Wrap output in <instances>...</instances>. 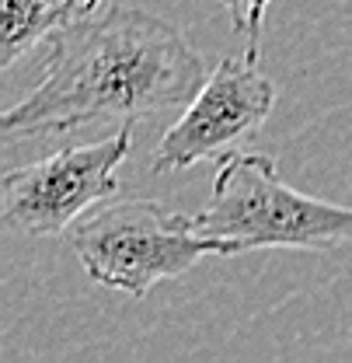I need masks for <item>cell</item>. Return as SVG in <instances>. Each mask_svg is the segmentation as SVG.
<instances>
[{"instance_id":"7a4b0ae2","label":"cell","mask_w":352,"mask_h":363,"mask_svg":"<svg viewBox=\"0 0 352 363\" xmlns=\"http://www.w3.org/2000/svg\"><path fill=\"white\" fill-rule=\"evenodd\" d=\"M195 230L241 252L262 248H339L352 241V206L307 196L279 179L265 154H230L217 161L210 203L192 217Z\"/></svg>"},{"instance_id":"8992f818","label":"cell","mask_w":352,"mask_h":363,"mask_svg":"<svg viewBox=\"0 0 352 363\" xmlns=\"http://www.w3.org/2000/svg\"><path fill=\"white\" fill-rule=\"evenodd\" d=\"M101 0H0V67H14L39 45H52L98 14Z\"/></svg>"},{"instance_id":"277c9868","label":"cell","mask_w":352,"mask_h":363,"mask_svg":"<svg viewBox=\"0 0 352 363\" xmlns=\"http://www.w3.org/2000/svg\"><path fill=\"white\" fill-rule=\"evenodd\" d=\"M130 150L132 123H126L108 140L74 143L7 172L0 182L7 230L21 238H56L70 230L77 217L119 192V168Z\"/></svg>"},{"instance_id":"5b68a950","label":"cell","mask_w":352,"mask_h":363,"mask_svg":"<svg viewBox=\"0 0 352 363\" xmlns=\"http://www.w3.org/2000/svg\"><path fill=\"white\" fill-rule=\"evenodd\" d=\"M276 108V84L259 70V52L223 56L199 94L164 130L150 172H181L199 161H223L237 143L259 136Z\"/></svg>"},{"instance_id":"3957f363","label":"cell","mask_w":352,"mask_h":363,"mask_svg":"<svg viewBox=\"0 0 352 363\" xmlns=\"http://www.w3.org/2000/svg\"><path fill=\"white\" fill-rule=\"evenodd\" d=\"M70 248L94 283L147 297L157 283L178 279L206 255L230 248L195 230L188 213L157 199H105L70 227Z\"/></svg>"},{"instance_id":"52a82bcc","label":"cell","mask_w":352,"mask_h":363,"mask_svg":"<svg viewBox=\"0 0 352 363\" xmlns=\"http://www.w3.org/2000/svg\"><path fill=\"white\" fill-rule=\"evenodd\" d=\"M230 14V25L234 32L248 43V52H259V39H262V25L265 14H268V4L272 0H220Z\"/></svg>"},{"instance_id":"6da1fadb","label":"cell","mask_w":352,"mask_h":363,"mask_svg":"<svg viewBox=\"0 0 352 363\" xmlns=\"http://www.w3.org/2000/svg\"><path fill=\"white\" fill-rule=\"evenodd\" d=\"M206 63L171 21L112 4L49 45L35 88L4 112V140L181 112L206 84Z\"/></svg>"}]
</instances>
